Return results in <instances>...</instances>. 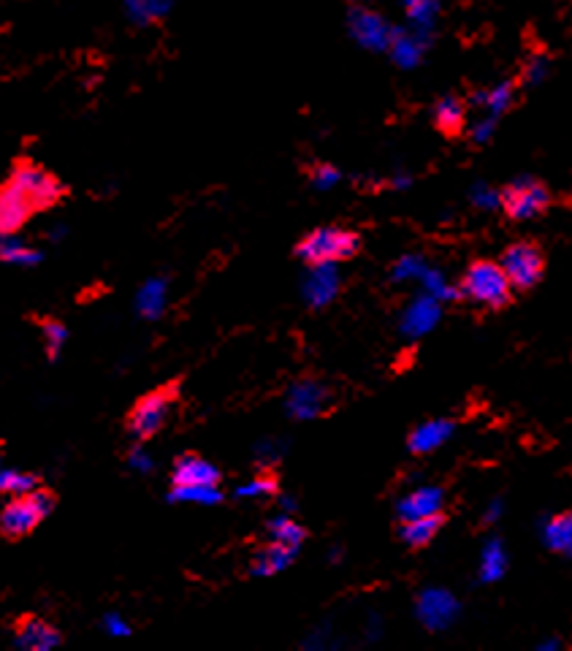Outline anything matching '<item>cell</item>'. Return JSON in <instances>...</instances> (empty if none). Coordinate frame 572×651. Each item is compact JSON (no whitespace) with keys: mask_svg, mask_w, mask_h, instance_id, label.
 I'll use <instances>...</instances> for the list:
<instances>
[{"mask_svg":"<svg viewBox=\"0 0 572 651\" xmlns=\"http://www.w3.org/2000/svg\"><path fill=\"white\" fill-rule=\"evenodd\" d=\"M57 494L49 491L47 486H38L30 494L14 497V500L0 510V535L6 540L28 538L30 532L47 519L55 510Z\"/></svg>","mask_w":572,"mask_h":651,"instance_id":"1","label":"cell"},{"mask_svg":"<svg viewBox=\"0 0 572 651\" xmlns=\"http://www.w3.org/2000/svg\"><path fill=\"white\" fill-rule=\"evenodd\" d=\"M41 334H44V350H47V359L57 361L60 353L66 348L68 329L57 318H44L41 321Z\"/></svg>","mask_w":572,"mask_h":651,"instance_id":"34","label":"cell"},{"mask_svg":"<svg viewBox=\"0 0 572 651\" xmlns=\"http://www.w3.org/2000/svg\"><path fill=\"white\" fill-rule=\"evenodd\" d=\"M285 453V443L282 440H261L255 445V462L261 467H272L274 462H280Z\"/></svg>","mask_w":572,"mask_h":651,"instance_id":"38","label":"cell"},{"mask_svg":"<svg viewBox=\"0 0 572 651\" xmlns=\"http://www.w3.org/2000/svg\"><path fill=\"white\" fill-rule=\"evenodd\" d=\"M169 307V280L166 277H150L136 293V312L144 321H158Z\"/></svg>","mask_w":572,"mask_h":651,"instance_id":"20","label":"cell"},{"mask_svg":"<svg viewBox=\"0 0 572 651\" xmlns=\"http://www.w3.org/2000/svg\"><path fill=\"white\" fill-rule=\"evenodd\" d=\"M469 201L483 212H494V209L502 207V190L491 188L486 182H478V185L469 188Z\"/></svg>","mask_w":572,"mask_h":651,"instance_id":"36","label":"cell"},{"mask_svg":"<svg viewBox=\"0 0 572 651\" xmlns=\"http://www.w3.org/2000/svg\"><path fill=\"white\" fill-rule=\"evenodd\" d=\"M402 9L407 17V28L426 41H432L434 25L440 17V0H402Z\"/></svg>","mask_w":572,"mask_h":651,"instance_id":"21","label":"cell"},{"mask_svg":"<svg viewBox=\"0 0 572 651\" xmlns=\"http://www.w3.org/2000/svg\"><path fill=\"white\" fill-rule=\"evenodd\" d=\"M339 291H342V277H339L337 264H310V272L301 283V296L312 310L329 307Z\"/></svg>","mask_w":572,"mask_h":651,"instance_id":"12","label":"cell"},{"mask_svg":"<svg viewBox=\"0 0 572 651\" xmlns=\"http://www.w3.org/2000/svg\"><path fill=\"white\" fill-rule=\"evenodd\" d=\"M171 502H196V505H217L223 500V491L217 486H174L169 491Z\"/></svg>","mask_w":572,"mask_h":651,"instance_id":"33","label":"cell"},{"mask_svg":"<svg viewBox=\"0 0 572 651\" xmlns=\"http://www.w3.org/2000/svg\"><path fill=\"white\" fill-rule=\"evenodd\" d=\"M418 283H421L423 293H429V296H434V299H440L442 304L453 302V299H459L461 296L459 288L448 280V274L442 272V269H437V266L426 264V269H423L421 277H418Z\"/></svg>","mask_w":572,"mask_h":651,"instance_id":"29","label":"cell"},{"mask_svg":"<svg viewBox=\"0 0 572 651\" xmlns=\"http://www.w3.org/2000/svg\"><path fill=\"white\" fill-rule=\"evenodd\" d=\"M347 33H350V38H353L361 49H369V52H388L396 28L383 14L364 9V6H356V9L347 14Z\"/></svg>","mask_w":572,"mask_h":651,"instance_id":"7","label":"cell"},{"mask_svg":"<svg viewBox=\"0 0 572 651\" xmlns=\"http://www.w3.org/2000/svg\"><path fill=\"white\" fill-rule=\"evenodd\" d=\"M60 236H66V226H57L49 231V239H52V242H60Z\"/></svg>","mask_w":572,"mask_h":651,"instance_id":"47","label":"cell"},{"mask_svg":"<svg viewBox=\"0 0 572 651\" xmlns=\"http://www.w3.org/2000/svg\"><path fill=\"white\" fill-rule=\"evenodd\" d=\"M296 557H299V548L285 546V543H277V540H269L266 546L255 551L253 562H250V573L261 578L277 576V573H282V570H288Z\"/></svg>","mask_w":572,"mask_h":651,"instance_id":"18","label":"cell"},{"mask_svg":"<svg viewBox=\"0 0 572 651\" xmlns=\"http://www.w3.org/2000/svg\"><path fill=\"white\" fill-rule=\"evenodd\" d=\"M33 212L36 209H33L30 199L14 182L0 185V236L17 234L19 228L33 217Z\"/></svg>","mask_w":572,"mask_h":651,"instance_id":"14","label":"cell"},{"mask_svg":"<svg viewBox=\"0 0 572 651\" xmlns=\"http://www.w3.org/2000/svg\"><path fill=\"white\" fill-rule=\"evenodd\" d=\"M38 486H41V481H38V475H33V472L0 470V494L22 497V494H30Z\"/></svg>","mask_w":572,"mask_h":651,"instance_id":"32","label":"cell"},{"mask_svg":"<svg viewBox=\"0 0 572 651\" xmlns=\"http://www.w3.org/2000/svg\"><path fill=\"white\" fill-rule=\"evenodd\" d=\"M429 47H432V41H426V38H421L410 28H396L394 38H391V47H388V55H391V60L399 68L413 71V68L421 66L423 55H426Z\"/></svg>","mask_w":572,"mask_h":651,"instance_id":"17","label":"cell"},{"mask_svg":"<svg viewBox=\"0 0 572 651\" xmlns=\"http://www.w3.org/2000/svg\"><path fill=\"white\" fill-rule=\"evenodd\" d=\"M543 543L559 557L572 559V510L559 513L543 524Z\"/></svg>","mask_w":572,"mask_h":651,"instance_id":"24","label":"cell"},{"mask_svg":"<svg viewBox=\"0 0 572 651\" xmlns=\"http://www.w3.org/2000/svg\"><path fill=\"white\" fill-rule=\"evenodd\" d=\"M339 180H342V174H339L337 166H331V163H320V166H315V169L310 171V182L315 190L337 188Z\"/></svg>","mask_w":572,"mask_h":651,"instance_id":"37","label":"cell"},{"mask_svg":"<svg viewBox=\"0 0 572 651\" xmlns=\"http://www.w3.org/2000/svg\"><path fill=\"white\" fill-rule=\"evenodd\" d=\"M445 524V516L442 513H432V516H421V519H407L402 521V527H399V535L407 546L413 548H423L429 546L434 538H437V532Z\"/></svg>","mask_w":572,"mask_h":651,"instance_id":"22","label":"cell"},{"mask_svg":"<svg viewBox=\"0 0 572 651\" xmlns=\"http://www.w3.org/2000/svg\"><path fill=\"white\" fill-rule=\"evenodd\" d=\"M350 3H356V6H361V3H366V0H350Z\"/></svg>","mask_w":572,"mask_h":651,"instance_id":"48","label":"cell"},{"mask_svg":"<svg viewBox=\"0 0 572 651\" xmlns=\"http://www.w3.org/2000/svg\"><path fill=\"white\" fill-rule=\"evenodd\" d=\"M548 76V60L543 55L529 57V63L524 66V82L526 85H540Z\"/></svg>","mask_w":572,"mask_h":651,"instance_id":"40","label":"cell"},{"mask_svg":"<svg viewBox=\"0 0 572 651\" xmlns=\"http://www.w3.org/2000/svg\"><path fill=\"white\" fill-rule=\"evenodd\" d=\"M423 269H426V261L421 255H402L391 269V280L394 283H418Z\"/></svg>","mask_w":572,"mask_h":651,"instance_id":"35","label":"cell"},{"mask_svg":"<svg viewBox=\"0 0 572 651\" xmlns=\"http://www.w3.org/2000/svg\"><path fill=\"white\" fill-rule=\"evenodd\" d=\"M445 505V491L440 486H418V489L407 491L399 505H396V516L402 521L421 519V516H432V513H442Z\"/></svg>","mask_w":572,"mask_h":651,"instance_id":"15","label":"cell"},{"mask_svg":"<svg viewBox=\"0 0 572 651\" xmlns=\"http://www.w3.org/2000/svg\"><path fill=\"white\" fill-rule=\"evenodd\" d=\"M507 548L499 538H491L480 551V565H478V576L483 584H497L499 578H505L507 573Z\"/></svg>","mask_w":572,"mask_h":651,"instance_id":"25","label":"cell"},{"mask_svg":"<svg viewBox=\"0 0 572 651\" xmlns=\"http://www.w3.org/2000/svg\"><path fill=\"white\" fill-rule=\"evenodd\" d=\"M502 510H505L502 500H491V505H488L486 513H483V521H486V524H494V521H499V516H502Z\"/></svg>","mask_w":572,"mask_h":651,"instance_id":"43","label":"cell"},{"mask_svg":"<svg viewBox=\"0 0 572 651\" xmlns=\"http://www.w3.org/2000/svg\"><path fill=\"white\" fill-rule=\"evenodd\" d=\"M266 535H269V540H277V543H285V546H293V548H301V543H304V538H307L304 527H301L299 521L293 519L291 513H285V510H282L280 516L269 519V524H266Z\"/></svg>","mask_w":572,"mask_h":651,"instance_id":"28","label":"cell"},{"mask_svg":"<svg viewBox=\"0 0 572 651\" xmlns=\"http://www.w3.org/2000/svg\"><path fill=\"white\" fill-rule=\"evenodd\" d=\"M415 616L426 630L440 633L445 627H451L459 616V600L448 589H423L415 603Z\"/></svg>","mask_w":572,"mask_h":651,"instance_id":"10","label":"cell"},{"mask_svg":"<svg viewBox=\"0 0 572 651\" xmlns=\"http://www.w3.org/2000/svg\"><path fill=\"white\" fill-rule=\"evenodd\" d=\"M559 646H562V641H559V638H551V641L540 643L537 649H540V651H554V649H559Z\"/></svg>","mask_w":572,"mask_h":651,"instance_id":"45","label":"cell"},{"mask_svg":"<svg viewBox=\"0 0 572 651\" xmlns=\"http://www.w3.org/2000/svg\"><path fill=\"white\" fill-rule=\"evenodd\" d=\"M459 291L464 299L478 304V307L499 310V307H505L510 302L513 285H510L505 269L499 264H494V261H475L464 272V277H461Z\"/></svg>","mask_w":572,"mask_h":651,"instance_id":"3","label":"cell"},{"mask_svg":"<svg viewBox=\"0 0 572 651\" xmlns=\"http://www.w3.org/2000/svg\"><path fill=\"white\" fill-rule=\"evenodd\" d=\"M14 643H17L19 649L49 651L63 643V635H60L55 624H49L41 616H22L14 624Z\"/></svg>","mask_w":572,"mask_h":651,"instance_id":"13","label":"cell"},{"mask_svg":"<svg viewBox=\"0 0 572 651\" xmlns=\"http://www.w3.org/2000/svg\"><path fill=\"white\" fill-rule=\"evenodd\" d=\"M220 478L223 475H220L215 464H209L207 459L193 456V453L179 456L177 464H174V472H171L174 486H217Z\"/></svg>","mask_w":572,"mask_h":651,"instance_id":"16","label":"cell"},{"mask_svg":"<svg viewBox=\"0 0 572 651\" xmlns=\"http://www.w3.org/2000/svg\"><path fill=\"white\" fill-rule=\"evenodd\" d=\"M497 117H491V114H480L475 123L469 125V136H472V142L475 144H486L491 142V136L497 131Z\"/></svg>","mask_w":572,"mask_h":651,"instance_id":"39","label":"cell"},{"mask_svg":"<svg viewBox=\"0 0 572 651\" xmlns=\"http://www.w3.org/2000/svg\"><path fill=\"white\" fill-rule=\"evenodd\" d=\"M277 478L269 475V472H261V475H255L253 481L242 483L239 489L234 491L236 500H269V497H277Z\"/></svg>","mask_w":572,"mask_h":651,"instance_id":"31","label":"cell"},{"mask_svg":"<svg viewBox=\"0 0 572 651\" xmlns=\"http://www.w3.org/2000/svg\"><path fill=\"white\" fill-rule=\"evenodd\" d=\"M9 182H14L28 196L36 212L57 207L63 201V196H66V185L57 180L55 174H49V171H44L41 166L30 161L14 163Z\"/></svg>","mask_w":572,"mask_h":651,"instance_id":"5","label":"cell"},{"mask_svg":"<svg viewBox=\"0 0 572 651\" xmlns=\"http://www.w3.org/2000/svg\"><path fill=\"white\" fill-rule=\"evenodd\" d=\"M516 101V90H513V82H499V85L488 87V90H480V93L472 95V104L480 106L483 114H491V117H502V114L513 106Z\"/></svg>","mask_w":572,"mask_h":651,"instance_id":"26","label":"cell"},{"mask_svg":"<svg viewBox=\"0 0 572 651\" xmlns=\"http://www.w3.org/2000/svg\"><path fill=\"white\" fill-rule=\"evenodd\" d=\"M174 402H177V383H169V386L141 397L133 405L131 413H128V434H131L136 443L152 440L166 426V421H169Z\"/></svg>","mask_w":572,"mask_h":651,"instance_id":"4","label":"cell"},{"mask_svg":"<svg viewBox=\"0 0 572 651\" xmlns=\"http://www.w3.org/2000/svg\"><path fill=\"white\" fill-rule=\"evenodd\" d=\"M125 9L136 25H150L155 19L169 14L171 0H125Z\"/></svg>","mask_w":572,"mask_h":651,"instance_id":"30","label":"cell"},{"mask_svg":"<svg viewBox=\"0 0 572 651\" xmlns=\"http://www.w3.org/2000/svg\"><path fill=\"white\" fill-rule=\"evenodd\" d=\"M499 266L505 269L507 280H510L513 288H518V291H529V288H535V285L540 283L545 261H543V253H540L535 245H529V242H516V245H510L505 253H502Z\"/></svg>","mask_w":572,"mask_h":651,"instance_id":"8","label":"cell"},{"mask_svg":"<svg viewBox=\"0 0 572 651\" xmlns=\"http://www.w3.org/2000/svg\"><path fill=\"white\" fill-rule=\"evenodd\" d=\"M432 117L434 125H437L442 133L453 136V133H461V128L467 125V106H464V101L456 98V95H442L440 101L434 104Z\"/></svg>","mask_w":572,"mask_h":651,"instance_id":"23","label":"cell"},{"mask_svg":"<svg viewBox=\"0 0 572 651\" xmlns=\"http://www.w3.org/2000/svg\"><path fill=\"white\" fill-rule=\"evenodd\" d=\"M548 204H551V193L543 182L532 180V177H518L502 190V209L513 220H532L545 212Z\"/></svg>","mask_w":572,"mask_h":651,"instance_id":"6","label":"cell"},{"mask_svg":"<svg viewBox=\"0 0 572 651\" xmlns=\"http://www.w3.org/2000/svg\"><path fill=\"white\" fill-rule=\"evenodd\" d=\"M361 250V236L356 231H347L339 226H323L301 236L296 245V255L304 264H339L347 261Z\"/></svg>","mask_w":572,"mask_h":651,"instance_id":"2","label":"cell"},{"mask_svg":"<svg viewBox=\"0 0 572 651\" xmlns=\"http://www.w3.org/2000/svg\"><path fill=\"white\" fill-rule=\"evenodd\" d=\"M104 630L109 635H131V624L125 622L120 614L104 616Z\"/></svg>","mask_w":572,"mask_h":651,"instance_id":"42","label":"cell"},{"mask_svg":"<svg viewBox=\"0 0 572 651\" xmlns=\"http://www.w3.org/2000/svg\"><path fill=\"white\" fill-rule=\"evenodd\" d=\"M44 261V255L36 247L25 245L14 234L0 236V264L9 266H38Z\"/></svg>","mask_w":572,"mask_h":651,"instance_id":"27","label":"cell"},{"mask_svg":"<svg viewBox=\"0 0 572 651\" xmlns=\"http://www.w3.org/2000/svg\"><path fill=\"white\" fill-rule=\"evenodd\" d=\"M442 318V302L434 299L429 293L415 296L413 302L407 304L399 318V331L404 340H421L429 331L437 329V323Z\"/></svg>","mask_w":572,"mask_h":651,"instance_id":"11","label":"cell"},{"mask_svg":"<svg viewBox=\"0 0 572 651\" xmlns=\"http://www.w3.org/2000/svg\"><path fill=\"white\" fill-rule=\"evenodd\" d=\"M413 185V177H407V174H399V177H394V188L396 190H404Z\"/></svg>","mask_w":572,"mask_h":651,"instance_id":"44","label":"cell"},{"mask_svg":"<svg viewBox=\"0 0 572 651\" xmlns=\"http://www.w3.org/2000/svg\"><path fill=\"white\" fill-rule=\"evenodd\" d=\"M453 432H456L453 421H448V418H432V421H423L421 426H415L413 432H410L407 445H410V451L423 456V453H432L437 448H442V445L451 440Z\"/></svg>","mask_w":572,"mask_h":651,"instance_id":"19","label":"cell"},{"mask_svg":"<svg viewBox=\"0 0 572 651\" xmlns=\"http://www.w3.org/2000/svg\"><path fill=\"white\" fill-rule=\"evenodd\" d=\"M128 464H131V470H136L139 475H147V472L155 470V462H152V456H147L141 445L131 448V453H128Z\"/></svg>","mask_w":572,"mask_h":651,"instance_id":"41","label":"cell"},{"mask_svg":"<svg viewBox=\"0 0 572 651\" xmlns=\"http://www.w3.org/2000/svg\"><path fill=\"white\" fill-rule=\"evenodd\" d=\"M331 391L329 386H323L320 380H299L288 388L285 394V410L293 421H312V418H320L326 413L329 407Z\"/></svg>","mask_w":572,"mask_h":651,"instance_id":"9","label":"cell"},{"mask_svg":"<svg viewBox=\"0 0 572 651\" xmlns=\"http://www.w3.org/2000/svg\"><path fill=\"white\" fill-rule=\"evenodd\" d=\"M280 505L285 513H293V510H296V502H293V497H280Z\"/></svg>","mask_w":572,"mask_h":651,"instance_id":"46","label":"cell"}]
</instances>
